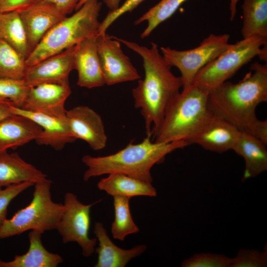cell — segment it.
<instances>
[{"instance_id":"obj_23","label":"cell","mask_w":267,"mask_h":267,"mask_svg":"<svg viewBox=\"0 0 267 267\" xmlns=\"http://www.w3.org/2000/svg\"><path fill=\"white\" fill-rule=\"evenodd\" d=\"M97 188L112 196H121L129 198L134 196L155 197L157 191L151 182L121 173H111L101 178Z\"/></svg>"},{"instance_id":"obj_19","label":"cell","mask_w":267,"mask_h":267,"mask_svg":"<svg viewBox=\"0 0 267 267\" xmlns=\"http://www.w3.org/2000/svg\"><path fill=\"white\" fill-rule=\"evenodd\" d=\"M41 127L31 119L13 115L0 121V153L36 140Z\"/></svg>"},{"instance_id":"obj_1","label":"cell","mask_w":267,"mask_h":267,"mask_svg":"<svg viewBox=\"0 0 267 267\" xmlns=\"http://www.w3.org/2000/svg\"><path fill=\"white\" fill-rule=\"evenodd\" d=\"M237 83L226 81L208 93L207 106L211 114L253 135L267 144V121H261L256 108L267 101V65L258 62Z\"/></svg>"},{"instance_id":"obj_12","label":"cell","mask_w":267,"mask_h":267,"mask_svg":"<svg viewBox=\"0 0 267 267\" xmlns=\"http://www.w3.org/2000/svg\"><path fill=\"white\" fill-rule=\"evenodd\" d=\"M66 115L70 132L76 139H82L94 150L105 147L107 136L100 116L85 105L75 106L66 110Z\"/></svg>"},{"instance_id":"obj_2","label":"cell","mask_w":267,"mask_h":267,"mask_svg":"<svg viewBox=\"0 0 267 267\" xmlns=\"http://www.w3.org/2000/svg\"><path fill=\"white\" fill-rule=\"evenodd\" d=\"M138 54L143 59V79L132 90L134 107L140 110L146 135L152 134L159 126L172 101L180 92L182 82L175 76L160 53L158 45L151 43L150 48L113 37Z\"/></svg>"},{"instance_id":"obj_27","label":"cell","mask_w":267,"mask_h":267,"mask_svg":"<svg viewBox=\"0 0 267 267\" xmlns=\"http://www.w3.org/2000/svg\"><path fill=\"white\" fill-rule=\"evenodd\" d=\"M187 0H161L134 22L138 25L144 21L147 26L141 33V38L149 36L161 23L171 17L178 8Z\"/></svg>"},{"instance_id":"obj_7","label":"cell","mask_w":267,"mask_h":267,"mask_svg":"<svg viewBox=\"0 0 267 267\" xmlns=\"http://www.w3.org/2000/svg\"><path fill=\"white\" fill-rule=\"evenodd\" d=\"M263 47H267V40L259 37L243 39L231 44L198 71L192 84L209 92L227 81L255 57L264 59L267 52Z\"/></svg>"},{"instance_id":"obj_38","label":"cell","mask_w":267,"mask_h":267,"mask_svg":"<svg viewBox=\"0 0 267 267\" xmlns=\"http://www.w3.org/2000/svg\"><path fill=\"white\" fill-rule=\"evenodd\" d=\"M239 0H230L229 9L230 11V20H234L237 12V4Z\"/></svg>"},{"instance_id":"obj_33","label":"cell","mask_w":267,"mask_h":267,"mask_svg":"<svg viewBox=\"0 0 267 267\" xmlns=\"http://www.w3.org/2000/svg\"><path fill=\"white\" fill-rule=\"evenodd\" d=\"M144 0H126L117 9L109 11L103 20L100 22L98 34L106 32L107 28L118 18L124 13L131 12Z\"/></svg>"},{"instance_id":"obj_10","label":"cell","mask_w":267,"mask_h":267,"mask_svg":"<svg viewBox=\"0 0 267 267\" xmlns=\"http://www.w3.org/2000/svg\"><path fill=\"white\" fill-rule=\"evenodd\" d=\"M96 43L105 85L140 79L136 69L122 50L120 42L105 32L96 35Z\"/></svg>"},{"instance_id":"obj_13","label":"cell","mask_w":267,"mask_h":267,"mask_svg":"<svg viewBox=\"0 0 267 267\" xmlns=\"http://www.w3.org/2000/svg\"><path fill=\"white\" fill-rule=\"evenodd\" d=\"M75 45L27 66L24 81L29 87L44 83L69 82L70 72L74 69Z\"/></svg>"},{"instance_id":"obj_11","label":"cell","mask_w":267,"mask_h":267,"mask_svg":"<svg viewBox=\"0 0 267 267\" xmlns=\"http://www.w3.org/2000/svg\"><path fill=\"white\" fill-rule=\"evenodd\" d=\"M10 106L13 114L26 117L41 127L42 132L35 140L38 144L61 150L76 140L69 129L66 111L58 113L29 110L15 106L12 102Z\"/></svg>"},{"instance_id":"obj_24","label":"cell","mask_w":267,"mask_h":267,"mask_svg":"<svg viewBox=\"0 0 267 267\" xmlns=\"http://www.w3.org/2000/svg\"><path fill=\"white\" fill-rule=\"evenodd\" d=\"M0 40L8 44L26 59L32 51L17 11L0 13Z\"/></svg>"},{"instance_id":"obj_34","label":"cell","mask_w":267,"mask_h":267,"mask_svg":"<svg viewBox=\"0 0 267 267\" xmlns=\"http://www.w3.org/2000/svg\"><path fill=\"white\" fill-rule=\"evenodd\" d=\"M39 0H0V13L19 11Z\"/></svg>"},{"instance_id":"obj_14","label":"cell","mask_w":267,"mask_h":267,"mask_svg":"<svg viewBox=\"0 0 267 267\" xmlns=\"http://www.w3.org/2000/svg\"><path fill=\"white\" fill-rule=\"evenodd\" d=\"M17 11L24 27L31 51L51 28L67 16L53 4L43 0H39Z\"/></svg>"},{"instance_id":"obj_16","label":"cell","mask_w":267,"mask_h":267,"mask_svg":"<svg viewBox=\"0 0 267 267\" xmlns=\"http://www.w3.org/2000/svg\"><path fill=\"white\" fill-rule=\"evenodd\" d=\"M96 36L85 39L74 47V69L78 72L77 84L81 87L91 89L105 85Z\"/></svg>"},{"instance_id":"obj_3","label":"cell","mask_w":267,"mask_h":267,"mask_svg":"<svg viewBox=\"0 0 267 267\" xmlns=\"http://www.w3.org/2000/svg\"><path fill=\"white\" fill-rule=\"evenodd\" d=\"M146 137L140 143H129L118 152L104 156L86 155L82 162L87 167L84 180L111 173H121L152 183L151 170L161 163L168 154L189 145L184 140L171 142H156Z\"/></svg>"},{"instance_id":"obj_26","label":"cell","mask_w":267,"mask_h":267,"mask_svg":"<svg viewBox=\"0 0 267 267\" xmlns=\"http://www.w3.org/2000/svg\"><path fill=\"white\" fill-rule=\"evenodd\" d=\"M130 199L121 196L113 197L115 216L111 224V234L114 239L120 241H124L128 235L139 231L131 215Z\"/></svg>"},{"instance_id":"obj_8","label":"cell","mask_w":267,"mask_h":267,"mask_svg":"<svg viewBox=\"0 0 267 267\" xmlns=\"http://www.w3.org/2000/svg\"><path fill=\"white\" fill-rule=\"evenodd\" d=\"M227 34H210L197 47L185 50H178L169 47L160 48L166 62L180 71L182 89L192 85L198 71L206 64L218 57L231 44Z\"/></svg>"},{"instance_id":"obj_36","label":"cell","mask_w":267,"mask_h":267,"mask_svg":"<svg viewBox=\"0 0 267 267\" xmlns=\"http://www.w3.org/2000/svg\"><path fill=\"white\" fill-rule=\"evenodd\" d=\"M11 102L8 100L0 98V121L14 115L10 109Z\"/></svg>"},{"instance_id":"obj_21","label":"cell","mask_w":267,"mask_h":267,"mask_svg":"<svg viewBox=\"0 0 267 267\" xmlns=\"http://www.w3.org/2000/svg\"><path fill=\"white\" fill-rule=\"evenodd\" d=\"M46 178V174L25 161L18 153H0V187L25 181L36 183Z\"/></svg>"},{"instance_id":"obj_22","label":"cell","mask_w":267,"mask_h":267,"mask_svg":"<svg viewBox=\"0 0 267 267\" xmlns=\"http://www.w3.org/2000/svg\"><path fill=\"white\" fill-rule=\"evenodd\" d=\"M43 234L37 230H31L28 234L29 247L28 251L16 255L9 261L0 260V267H56L63 259L59 254L49 252L42 240Z\"/></svg>"},{"instance_id":"obj_39","label":"cell","mask_w":267,"mask_h":267,"mask_svg":"<svg viewBox=\"0 0 267 267\" xmlns=\"http://www.w3.org/2000/svg\"><path fill=\"white\" fill-rule=\"evenodd\" d=\"M0 188H1V187H0Z\"/></svg>"},{"instance_id":"obj_35","label":"cell","mask_w":267,"mask_h":267,"mask_svg":"<svg viewBox=\"0 0 267 267\" xmlns=\"http://www.w3.org/2000/svg\"><path fill=\"white\" fill-rule=\"evenodd\" d=\"M53 4L61 13L67 16L71 14L76 7L80 0H43Z\"/></svg>"},{"instance_id":"obj_18","label":"cell","mask_w":267,"mask_h":267,"mask_svg":"<svg viewBox=\"0 0 267 267\" xmlns=\"http://www.w3.org/2000/svg\"><path fill=\"white\" fill-rule=\"evenodd\" d=\"M93 232L99 245L95 249L98 256L95 267H124L146 250L145 245H136L129 249L119 247L112 241L100 222H95Z\"/></svg>"},{"instance_id":"obj_28","label":"cell","mask_w":267,"mask_h":267,"mask_svg":"<svg viewBox=\"0 0 267 267\" xmlns=\"http://www.w3.org/2000/svg\"><path fill=\"white\" fill-rule=\"evenodd\" d=\"M27 68L26 59L0 40V78L24 80Z\"/></svg>"},{"instance_id":"obj_30","label":"cell","mask_w":267,"mask_h":267,"mask_svg":"<svg viewBox=\"0 0 267 267\" xmlns=\"http://www.w3.org/2000/svg\"><path fill=\"white\" fill-rule=\"evenodd\" d=\"M232 258L222 254L196 253L184 260L182 267H230Z\"/></svg>"},{"instance_id":"obj_32","label":"cell","mask_w":267,"mask_h":267,"mask_svg":"<svg viewBox=\"0 0 267 267\" xmlns=\"http://www.w3.org/2000/svg\"><path fill=\"white\" fill-rule=\"evenodd\" d=\"M34 184L33 182L25 181L7 185L4 189L0 188V226L7 219V208L11 201Z\"/></svg>"},{"instance_id":"obj_4","label":"cell","mask_w":267,"mask_h":267,"mask_svg":"<svg viewBox=\"0 0 267 267\" xmlns=\"http://www.w3.org/2000/svg\"><path fill=\"white\" fill-rule=\"evenodd\" d=\"M208 93L193 84L182 89L168 107L152 140L187 141L212 115L207 106Z\"/></svg>"},{"instance_id":"obj_31","label":"cell","mask_w":267,"mask_h":267,"mask_svg":"<svg viewBox=\"0 0 267 267\" xmlns=\"http://www.w3.org/2000/svg\"><path fill=\"white\" fill-rule=\"evenodd\" d=\"M267 266V251L257 249H240L232 258L230 267H266Z\"/></svg>"},{"instance_id":"obj_15","label":"cell","mask_w":267,"mask_h":267,"mask_svg":"<svg viewBox=\"0 0 267 267\" xmlns=\"http://www.w3.org/2000/svg\"><path fill=\"white\" fill-rule=\"evenodd\" d=\"M240 132L226 121L212 115L187 142L222 153L232 150Z\"/></svg>"},{"instance_id":"obj_6","label":"cell","mask_w":267,"mask_h":267,"mask_svg":"<svg viewBox=\"0 0 267 267\" xmlns=\"http://www.w3.org/2000/svg\"><path fill=\"white\" fill-rule=\"evenodd\" d=\"M51 183L47 178L35 183L30 203L0 226V239L20 235L28 230H37L44 233L45 231L56 229L64 206L52 200Z\"/></svg>"},{"instance_id":"obj_37","label":"cell","mask_w":267,"mask_h":267,"mask_svg":"<svg viewBox=\"0 0 267 267\" xmlns=\"http://www.w3.org/2000/svg\"><path fill=\"white\" fill-rule=\"evenodd\" d=\"M89 0H80L75 10L79 9L86 2ZM122 0H103V2L109 9L110 11H114L120 5V3Z\"/></svg>"},{"instance_id":"obj_25","label":"cell","mask_w":267,"mask_h":267,"mask_svg":"<svg viewBox=\"0 0 267 267\" xmlns=\"http://www.w3.org/2000/svg\"><path fill=\"white\" fill-rule=\"evenodd\" d=\"M243 39L259 37L267 40V0H244Z\"/></svg>"},{"instance_id":"obj_9","label":"cell","mask_w":267,"mask_h":267,"mask_svg":"<svg viewBox=\"0 0 267 267\" xmlns=\"http://www.w3.org/2000/svg\"><path fill=\"white\" fill-rule=\"evenodd\" d=\"M100 200L86 205L80 202L74 193L67 192L64 196V211L56 229L64 244L76 242L85 257L90 256L95 249L97 239L90 238L89 235L90 209Z\"/></svg>"},{"instance_id":"obj_17","label":"cell","mask_w":267,"mask_h":267,"mask_svg":"<svg viewBox=\"0 0 267 267\" xmlns=\"http://www.w3.org/2000/svg\"><path fill=\"white\" fill-rule=\"evenodd\" d=\"M71 93L69 83H44L29 88L21 108L29 110L65 112V103Z\"/></svg>"},{"instance_id":"obj_20","label":"cell","mask_w":267,"mask_h":267,"mask_svg":"<svg viewBox=\"0 0 267 267\" xmlns=\"http://www.w3.org/2000/svg\"><path fill=\"white\" fill-rule=\"evenodd\" d=\"M259 138L240 132L232 149L245 162L242 181L254 178L267 170V149Z\"/></svg>"},{"instance_id":"obj_29","label":"cell","mask_w":267,"mask_h":267,"mask_svg":"<svg viewBox=\"0 0 267 267\" xmlns=\"http://www.w3.org/2000/svg\"><path fill=\"white\" fill-rule=\"evenodd\" d=\"M29 88L24 80L0 78V98L8 100L14 106L21 108Z\"/></svg>"},{"instance_id":"obj_5","label":"cell","mask_w":267,"mask_h":267,"mask_svg":"<svg viewBox=\"0 0 267 267\" xmlns=\"http://www.w3.org/2000/svg\"><path fill=\"white\" fill-rule=\"evenodd\" d=\"M102 2L89 0L69 17H65L44 36L26 59L27 66L75 45L98 34Z\"/></svg>"}]
</instances>
